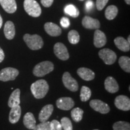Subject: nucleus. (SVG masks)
I'll return each instance as SVG.
<instances>
[{
    "mask_svg": "<svg viewBox=\"0 0 130 130\" xmlns=\"http://www.w3.org/2000/svg\"><path fill=\"white\" fill-rule=\"evenodd\" d=\"M93 130H99V129H93Z\"/></svg>",
    "mask_w": 130,
    "mask_h": 130,
    "instance_id": "nucleus-43",
    "label": "nucleus"
},
{
    "mask_svg": "<svg viewBox=\"0 0 130 130\" xmlns=\"http://www.w3.org/2000/svg\"><path fill=\"white\" fill-rule=\"evenodd\" d=\"M119 64L125 72H130V58L126 56H122L119 59Z\"/></svg>",
    "mask_w": 130,
    "mask_h": 130,
    "instance_id": "nucleus-25",
    "label": "nucleus"
},
{
    "mask_svg": "<svg viewBox=\"0 0 130 130\" xmlns=\"http://www.w3.org/2000/svg\"><path fill=\"white\" fill-rule=\"evenodd\" d=\"M118 13V9L116 6H109L105 10V16L108 20H113L116 17Z\"/></svg>",
    "mask_w": 130,
    "mask_h": 130,
    "instance_id": "nucleus-24",
    "label": "nucleus"
},
{
    "mask_svg": "<svg viewBox=\"0 0 130 130\" xmlns=\"http://www.w3.org/2000/svg\"><path fill=\"white\" fill-rule=\"evenodd\" d=\"M24 40L28 48L31 50H38L43 46V41L42 38L38 35H31L25 34L24 36Z\"/></svg>",
    "mask_w": 130,
    "mask_h": 130,
    "instance_id": "nucleus-2",
    "label": "nucleus"
},
{
    "mask_svg": "<svg viewBox=\"0 0 130 130\" xmlns=\"http://www.w3.org/2000/svg\"><path fill=\"white\" fill-rule=\"evenodd\" d=\"M115 105L118 109L123 111H129L130 110V100L126 96H118L115 98Z\"/></svg>",
    "mask_w": 130,
    "mask_h": 130,
    "instance_id": "nucleus-9",
    "label": "nucleus"
},
{
    "mask_svg": "<svg viewBox=\"0 0 130 130\" xmlns=\"http://www.w3.org/2000/svg\"><path fill=\"white\" fill-rule=\"evenodd\" d=\"M4 35L9 40H12L15 36V27L12 21H7L6 22L4 28Z\"/></svg>",
    "mask_w": 130,
    "mask_h": 130,
    "instance_id": "nucleus-21",
    "label": "nucleus"
},
{
    "mask_svg": "<svg viewBox=\"0 0 130 130\" xmlns=\"http://www.w3.org/2000/svg\"><path fill=\"white\" fill-rule=\"evenodd\" d=\"M24 10L32 17H39L42 13L41 7L35 0H24Z\"/></svg>",
    "mask_w": 130,
    "mask_h": 130,
    "instance_id": "nucleus-4",
    "label": "nucleus"
},
{
    "mask_svg": "<svg viewBox=\"0 0 130 130\" xmlns=\"http://www.w3.org/2000/svg\"><path fill=\"white\" fill-rule=\"evenodd\" d=\"M60 24L63 28H67L70 26V21L69 19L66 17H63L60 19Z\"/></svg>",
    "mask_w": 130,
    "mask_h": 130,
    "instance_id": "nucleus-35",
    "label": "nucleus"
},
{
    "mask_svg": "<svg viewBox=\"0 0 130 130\" xmlns=\"http://www.w3.org/2000/svg\"><path fill=\"white\" fill-rule=\"evenodd\" d=\"M108 2V0H96V6L97 9L100 11L102 10L105 7Z\"/></svg>",
    "mask_w": 130,
    "mask_h": 130,
    "instance_id": "nucleus-34",
    "label": "nucleus"
},
{
    "mask_svg": "<svg viewBox=\"0 0 130 130\" xmlns=\"http://www.w3.org/2000/svg\"><path fill=\"white\" fill-rule=\"evenodd\" d=\"M54 69V64L51 61H45L37 64L34 68L33 74L38 77H42L50 74Z\"/></svg>",
    "mask_w": 130,
    "mask_h": 130,
    "instance_id": "nucleus-3",
    "label": "nucleus"
},
{
    "mask_svg": "<svg viewBox=\"0 0 130 130\" xmlns=\"http://www.w3.org/2000/svg\"><path fill=\"white\" fill-rule=\"evenodd\" d=\"M19 71L13 68H6L0 71V81H8L15 79Z\"/></svg>",
    "mask_w": 130,
    "mask_h": 130,
    "instance_id": "nucleus-7",
    "label": "nucleus"
},
{
    "mask_svg": "<svg viewBox=\"0 0 130 130\" xmlns=\"http://www.w3.org/2000/svg\"><path fill=\"white\" fill-rule=\"evenodd\" d=\"M21 115V108L19 105L13 107L9 114V121L11 123H16L19 121Z\"/></svg>",
    "mask_w": 130,
    "mask_h": 130,
    "instance_id": "nucleus-19",
    "label": "nucleus"
},
{
    "mask_svg": "<svg viewBox=\"0 0 130 130\" xmlns=\"http://www.w3.org/2000/svg\"><path fill=\"white\" fill-rule=\"evenodd\" d=\"M113 130H130L129 123L125 121H118L113 125Z\"/></svg>",
    "mask_w": 130,
    "mask_h": 130,
    "instance_id": "nucleus-30",
    "label": "nucleus"
},
{
    "mask_svg": "<svg viewBox=\"0 0 130 130\" xmlns=\"http://www.w3.org/2000/svg\"><path fill=\"white\" fill-rule=\"evenodd\" d=\"M90 106L95 111L101 114H107L110 111V107L105 102L99 100H93L90 102Z\"/></svg>",
    "mask_w": 130,
    "mask_h": 130,
    "instance_id": "nucleus-10",
    "label": "nucleus"
},
{
    "mask_svg": "<svg viewBox=\"0 0 130 130\" xmlns=\"http://www.w3.org/2000/svg\"><path fill=\"white\" fill-rule=\"evenodd\" d=\"M98 55L106 64L111 65L113 64L117 59L116 53L108 48H104L100 50L98 53Z\"/></svg>",
    "mask_w": 130,
    "mask_h": 130,
    "instance_id": "nucleus-5",
    "label": "nucleus"
},
{
    "mask_svg": "<svg viewBox=\"0 0 130 130\" xmlns=\"http://www.w3.org/2000/svg\"><path fill=\"white\" fill-rule=\"evenodd\" d=\"M4 57H5V55H4V51H3L2 48L0 47V63H1L3 60H4Z\"/></svg>",
    "mask_w": 130,
    "mask_h": 130,
    "instance_id": "nucleus-38",
    "label": "nucleus"
},
{
    "mask_svg": "<svg viewBox=\"0 0 130 130\" xmlns=\"http://www.w3.org/2000/svg\"><path fill=\"white\" fill-rule=\"evenodd\" d=\"M50 127L51 130H63L60 122L57 120H53L50 122Z\"/></svg>",
    "mask_w": 130,
    "mask_h": 130,
    "instance_id": "nucleus-33",
    "label": "nucleus"
},
{
    "mask_svg": "<svg viewBox=\"0 0 130 130\" xmlns=\"http://www.w3.org/2000/svg\"><path fill=\"white\" fill-rule=\"evenodd\" d=\"M45 31L51 36L57 37L61 35V29L59 26L53 22H46L44 25Z\"/></svg>",
    "mask_w": 130,
    "mask_h": 130,
    "instance_id": "nucleus-14",
    "label": "nucleus"
},
{
    "mask_svg": "<svg viewBox=\"0 0 130 130\" xmlns=\"http://www.w3.org/2000/svg\"><path fill=\"white\" fill-rule=\"evenodd\" d=\"M64 12L72 18H77L79 16V12L75 6L72 4L67 5L64 8Z\"/></svg>",
    "mask_w": 130,
    "mask_h": 130,
    "instance_id": "nucleus-26",
    "label": "nucleus"
},
{
    "mask_svg": "<svg viewBox=\"0 0 130 130\" xmlns=\"http://www.w3.org/2000/svg\"><path fill=\"white\" fill-rule=\"evenodd\" d=\"M83 26L87 29H99L100 22L97 19H94L90 16H84L82 21Z\"/></svg>",
    "mask_w": 130,
    "mask_h": 130,
    "instance_id": "nucleus-15",
    "label": "nucleus"
},
{
    "mask_svg": "<svg viewBox=\"0 0 130 130\" xmlns=\"http://www.w3.org/2000/svg\"><path fill=\"white\" fill-rule=\"evenodd\" d=\"M62 81L65 87L71 92H75L78 90V84L77 81L72 77L69 72H66L63 74Z\"/></svg>",
    "mask_w": 130,
    "mask_h": 130,
    "instance_id": "nucleus-6",
    "label": "nucleus"
},
{
    "mask_svg": "<svg viewBox=\"0 0 130 130\" xmlns=\"http://www.w3.org/2000/svg\"><path fill=\"white\" fill-rule=\"evenodd\" d=\"M54 110V106L51 104L46 105L42 108L39 115V120L41 122H46L51 116Z\"/></svg>",
    "mask_w": 130,
    "mask_h": 130,
    "instance_id": "nucleus-16",
    "label": "nucleus"
},
{
    "mask_svg": "<svg viewBox=\"0 0 130 130\" xmlns=\"http://www.w3.org/2000/svg\"><path fill=\"white\" fill-rule=\"evenodd\" d=\"M0 4L8 13H13L17 9L15 0H0Z\"/></svg>",
    "mask_w": 130,
    "mask_h": 130,
    "instance_id": "nucleus-17",
    "label": "nucleus"
},
{
    "mask_svg": "<svg viewBox=\"0 0 130 130\" xmlns=\"http://www.w3.org/2000/svg\"><path fill=\"white\" fill-rule=\"evenodd\" d=\"M104 86L105 90L111 93H116L119 89L118 82L112 77H108L105 79Z\"/></svg>",
    "mask_w": 130,
    "mask_h": 130,
    "instance_id": "nucleus-13",
    "label": "nucleus"
},
{
    "mask_svg": "<svg viewBox=\"0 0 130 130\" xmlns=\"http://www.w3.org/2000/svg\"><path fill=\"white\" fill-rule=\"evenodd\" d=\"M54 52L55 55L61 60H67L69 58V54L68 49L62 43L58 42L54 46Z\"/></svg>",
    "mask_w": 130,
    "mask_h": 130,
    "instance_id": "nucleus-8",
    "label": "nucleus"
},
{
    "mask_svg": "<svg viewBox=\"0 0 130 130\" xmlns=\"http://www.w3.org/2000/svg\"><path fill=\"white\" fill-rule=\"evenodd\" d=\"M91 92L90 89L87 86H83L81 89L80 92V99L81 101L86 102L88 101L91 96Z\"/></svg>",
    "mask_w": 130,
    "mask_h": 130,
    "instance_id": "nucleus-28",
    "label": "nucleus"
},
{
    "mask_svg": "<svg viewBox=\"0 0 130 130\" xmlns=\"http://www.w3.org/2000/svg\"><path fill=\"white\" fill-rule=\"evenodd\" d=\"M84 111L80 108H74L71 111V117L72 119L74 120L76 122H78L81 121L83 119V116Z\"/></svg>",
    "mask_w": 130,
    "mask_h": 130,
    "instance_id": "nucleus-27",
    "label": "nucleus"
},
{
    "mask_svg": "<svg viewBox=\"0 0 130 130\" xmlns=\"http://www.w3.org/2000/svg\"><path fill=\"white\" fill-rule=\"evenodd\" d=\"M79 33L76 30H71L68 33V40L72 44H77L79 41Z\"/></svg>",
    "mask_w": 130,
    "mask_h": 130,
    "instance_id": "nucleus-29",
    "label": "nucleus"
},
{
    "mask_svg": "<svg viewBox=\"0 0 130 130\" xmlns=\"http://www.w3.org/2000/svg\"><path fill=\"white\" fill-rule=\"evenodd\" d=\"M61 125L64 130H72V124L68 118L64 117L61 119Z\"/></svg>",
    "mask_w": 130,
    "mask_h": 130,
    "instance_id": "nucleus-31",
    "label": "nucleus"
},
{
    "mask_svg": "<svg viewBox=\"0 0 130 130\" xmlns=\"http://www.w3.org/2000/svg\"><path fill=\"white\" fill-rule=\"evenodd\" d=\"M57 107L62 110H69L74 107V101L70 97L60 98L56 101Z\"/></svg>",
    "mask_w": 130,
    "mask_h": 130,
    "instance_id": "nucleus-11",
    "label": "nucleus"
},
{
    "mask_svg": "<svg viewBox=\"0 0 130 130\" xmlns=\"http://www.w3.org/2000/svg\"><path fill=\"white\" fill-rule=\"evenodd\" d=\"M107 37L101 31L96 29L94 33L93 43L96 48H101L106 44Z\"/></svg>",
    "mask_w": 130,
    "mask_h": 130,
    "instance_id": "nucleus-12",
    "label": "nucleus"
},
{
    "mask_svg": "<svg viewBox=\"0 0 130 130\" xmlns=\"http://www.w3.org/2000/svg\"><path fill=\"white\" fill-rule=\"evenodd\" d=\"M33 130H51L50 122H43L35 126Z\"/></svg>",
    "mask_w": 130,
    "mask_h": 130,
    "instance_id": "nucleus-32",
    "label": "nucleus"
},
{
    "mask_svg": "<svg viewBox=\"0 0 130 130\" xmlns=\"http://www.w3.org/2000/svg\"><path fill=\"white\" fill-rule=\"evenodd\" d=\"M79 1H84V0H79Z\"/></svg>",
    "mask_w": 130,
    "mask_h": 130,
    "instance_id": "nucleus-42",
    "label": "nucleus"
},
{
    "mask_svg": "<svg viewBox=\"0 0 130 130\" xmlns=\"http://www.w3.org/2000/svg\"><path fill=\"white\" fill-rule=\"evenodd\" d=\"M42 4L45 7H50L54 2V0H40Z\"/></svg>",
    "mask_w": 130,
    "mask_h": 130,
    "instance_id": "nucleus-37",
    "label": "nucleus"
},
{
    "mask_svg": "<svg viewBox=\"0 0 130 130\" xmlns=\"http://www.w3.org/2000/svg\"><path fill=\"white\" fill-rule=\"evenodd\" d=\"M23 122L25 127L29 129H33L35 128L36 125V119L33 114L28 112L25 115L24 117Z\"/></svg>",
    "mask_w": 130,
    "mask_h": 130,
    "instance_id": "nucleus-23",
    "label": "nucleus"
},
{
    "mask_svg": "<svg viewBox=\"0 0 130 130\" xmlns=\"http://www.w3.org/2000/svg\"><path fill=\"white\" fill-rule=\"evenodd\" d=\"M2 25H3V18L2 17H1V14H0V28H1Z\"/></svg>",
    "mask_w": 130,
    "mask_h": 130,
    "instance_id": "nucleus-39",
    "label": "nucleus"
},
{
    "mask_svg": "<svg viewBox=\"0 0 130 130\" xmlns=\"http://www.w3.org/2000/svg\"><path fill=\"white\" fill-rule=\"evenodd\" d=\"M20 95L21 90L19 89H16L12 92L11 95L10 96L9 101H8V105L9 107L12 108L13 107L20 104Z\"/></svg>",
    "mask_w": 130,
    "mask_h": 130,
    "instance_id": "nucleus-20",
    "label": "nucleus"
},
{
    "mask_svg": "<svg viewBox=\"0 0 130 130\" xmlns=\"http://www.w3.org/2000/svg\"><path fill=\"white\" fill-rule=\"evenodd\" d=\"M77 74L85 81H91L95 78V73L92 70L86 68H80L77 70Z\"/></svg>",
    "mask_w": 130,
    "mask_h": 130,
    "instance_id": "nucleus-18",
    "label": "nucleus"
},
{
    "mask_svg": "<svg viewBox=\"0 0 130 130\" xmlns=\"http://www.w3.org/2000/svg\"><path fill=\"white\" fill-rule=\"evenodd\" d=\"M94 7L93 2L92 0H88L86 3V10L87 12H89L91 10H92Z\"/></svg>",
    "mask_w": 130,
    "mask_h": 130,
    "instance_id": "nucleus-36",
    "label": "nucleus"
},
{
    "mask_svg": "<svg viewBox=\"0 0 130 130\" xmlns=\"http://www.w3.org/2000/svg\"><path fill=\"white\" fill-rule=\"evenodd\" d=\"M30 89L35 98L42 99L48 93L49 85L44 79H39L31 84Z\"/></svg>",
    "mask_w": 130,
    "mask_h": 130,
    "instance_id": "nucleus-1",
    "label": "nucleus"
},
{
    "mask_svg": "<svg viewBox=\"0 0 130 130\" xmlns=\"http://www.w3.org/2000/svg\"><path fill=\"white\" fill-rule=\"evenodd\" d=\"M128 42L129 43H130V36H128Z\"/></svg>",
    "mask_w": 130,
    "mask_h": 130,
    "instance_id": "nucleus-41",
    "label": "nucleus"
},
{
    "mask_svg": "<svg viewBox=\"0 0 130 130\" xmlns=\"http://www.w3.org/2000/svg\"><path fill=\"white\" fill-rule=\"evenodd\" d=\"M125 2L127 4H130V0H125Z\"/></svg>",
    "mask_w": 130,
    "mask_h": 130,
    "instance_id": "nucleus-40",
    "label": "nucleus"
},
{
    "mask_svg": "<svg viewBox=\"0 0 130 130\" xmlns=\"http://www.w3.org/2000/svg\"><path fill=\"white\" fill-rule=\"evenodd\" d=\"M115 45L119 50L123 52H128L130 50V45L127 40L122 37H118L114 40Z\"/></svg>",
    "mask_w": 130,
    "mask_h": 130,
    "instance_id": "nucleus-22",
    "label": "nucleus"
}]
</instances>
